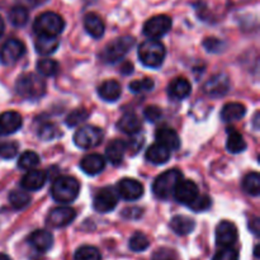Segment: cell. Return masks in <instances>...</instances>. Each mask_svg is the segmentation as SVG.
<instances>
[{"label":"cell","instance_id":"bcb514c9","mask_svg":"<svg viewBox=\"0 0 260 260\" xmlns=\"http://www.w3.org/2000/svg\"><path fill=\"white\" fill-rule=\"evenodd\" d=\"M142 210L139 207H129L124 208L123 212H122V216L124 218H128V220H137V218L141 217Z\"/></svg>","mask_w":260,"mask_h":260},{"label":"cell","instance_id":"ee69618b","mask_svg":"<svg viewBox=\"0 0 260 260\" xmlns=\"http://www.w3.org/2000/svg\"><path fill=\"white\" fill-rule=\"evenodd\" d=\"M152 260H179V258L174 250L161 248L155 251L154 255H152Z\"/></svg>","mask_w":260,"mask_h":260},{"label":"cell","instance_id":"ba28073f","mask_svg":"<svg viewBox=\"0 0 260 260\" xmlns=\"http://www.w3.org/2000/svg\"><path fill=\"white\" fill-rule=\"evenodd\" d=\"M172 28V18L168 15H155L144 24V35L150 40H159Z\"/></svg>","mask_w":260,"mask_h":260},{"label":"cell","instance_id":"816d5d0a","mask_svg":"<svg viewBox=\"0 0 260 260\" xmlns=\"http://www.w3.org/2000/svg\"><path fill=\"white\" fill-rule=\"evenodd\" d=\"M4 29H5L4 20H3V18L0 17V37H2V36L4 35Z\"/></svg>","mask_w":260,"mask_h":260},{"label":"cell","instance_id":"5bb4252c","mask_svg":"<svg viewBox=\"0 0 260 260\" xmlns=\"http://www.w3.org/2000/svg\"><path fill=\"white\" fill-rule=\"evenodd\" d=\"M230 89V79L225 74H216L203 86V90L212 98L225 95Z\"/></svg>","mask_w":260,"mask_h":260},{"label":"cell","instance_id":"836d02e7","mask_svg":"<svg viewBox=\"0 0 260 260\" xmlns=\"http://www.w3.org/2000/svg\"><path fill=\"white\" fill-rule=\"evenodd\" d=\"M40 164V156L35 151H25L18 160V168L23 170L35 169Z\"/></svg>","mask_w":260,"mask_h":260},{"label":"cell","instance_id":"4316f807","mask_svg":"<svg viewBox=\"0 0 260 260\" xmlns=\"http://www.w3.org/2000/svg\"><path fill=\"white\" fill-rule=\"evenodd\" d=\"M246 114V107L244 104L234 102V103H228L223 106L221 111V119L223 122H236L243 118Z\"/></svg>","mask_w":260,"mask_h":260},{"label":"cell","instance_id":"f5cc1de1","mask_svg":"<svg viewBox=\"0 0 260 260\" xmlns=\"http://www.w3.org/2000/svg\"><path fill=\"white\" fill-rule=\"evenodd\" d=\"M258 122H259V113H258V112H256V113H255V117H254V123H255V128H256V129L259 128Z\"/></svg>","mask_w":260,"mask_h":260},{"label":"cell","instance_id":"f35d334b","mask_svg":"<svg viewBox=\"0 0 260 260\" xmlns=\"http://www.w3.org/2000/svg\"><path fill=\"white\" fill-rule=\"evenodd\" d=\"M211 206H212L211 198L206 194H200L189 206H188V207L192 211H194V212H205V211H207Z\"/></svg>","mask_w":260,"mask_h":260},{"label":"cell","instance_id":"4dcf8cb0","mask_svg":"<svg viewBox=\"0 0 260 260\" xmlns=\"http://www.w3.org/2000/svg\"><path fill=\"white\" fill-rule=\"evenodd\" d=\"M28 19H29V14H28L27 8L22 7V5H17L13 7L9 12V20L14 27H24L27 24Z\"/></svg>","mask_w":260,"mask_h":260},{"label":"cell","instance_id":"e0dca14e","mask_svg":"<svg viewBox=\"0 0 260 260\" xmlns=\"http://www.w3.org/2000/svg\"><path fill=\"white\" fill-rule=\"evenodd\" d=\"M28 244L32 246L35 250L40 253H46L50 250L53 245V236L50 231L47 230H37L33 231L28 236Z\"/></svg>","mask_w":260,"mask_h":260},{"label":"cell","instance_id":"7402d4cb","mask_svg":"<svg viewBox=\"0 0 260 260\" xmlns=\"http://www.w3.org/2000/svg\"><path fill=\"white\" fill-rule=\"evenodd\" d=\"M58 45H60V41H58L57 36L38 35L35 42L36 51L42 56H48L55 52L58 48Z\"/></svg>","mask_w":260,"mask_h":260},{"label":"cell","instance_id":"2e32d148","mask_svg":"<svg viewBox=\"0 0 260 260\" xmlns=\"http://www.w3.org/2000/svg\"><path fill=\"white\" fill-rule=\"evenodd\" d=\"M23 124L22 116L15 111H7L0 114V136L15 134Z\"/></svg>","mask_w":260,"mask_h":260},{"label":"cell","instance_id":"6da1fadb","mask_svg":"<svg viewBox=\"0 0 260 260\" xmlns=\"http://www.w3.org/2000/svg\"><path fill=\"white\" fill-rule=\"evenodd\" d=\"M15 90L22 98L36 101L45 95L47 86L46 81L40 75L35 73H27L19 76L15 83Z\"/></svg>","mask_w":260,"mask_h":260},{"label":"cell","instance_id":"60d3db41","mask_svg":"<svg viewBox=\"0 0 260 260\" xmlns=\"http://www.w3.org/2000/svg\"><path fill=\"white\" fill-rule=\"evenodd\" d=\"M18 154V144L14 141L0 142V157L3 159H13Z\"/></svg>","mask_w":260,"mask_h":260},{"label":"cell","instance_id":"484cf974","mask_svg":"<svg viewBox=\"0 0 260 260\" xmlns=\"http://www.w3.org/2000/svg\"><path fill=\"white\" fill-rule=\"evenodd\" d=\"M146 159L147 161L152 162L155 165L165 164L170 159V150L160 145L159 142L152 144L146 150Z\"/></svg>","mask_w":260,"mask_h":260},{"label":"cell","instance_id":"d6a6232c","mask_svg":"<svg viewBox=\"0 0 260 260\" xmlns=\"http://www.w3.org/2000/svg\"><path fill=\"white\" fill-rule=\"evenodd\" d=\"M9 202L15 210H23L30 202V196L24 190H13L9 194Z\"/></svg>","mask_w":260,"mask_h":260},{"label":"cell","instance_id":"db71d44e","mask_svg":"<svg viewBox=\"0 0 260 260\" xmlns=\"http://www.w3.org/2000/svg\"><path fill=\"white\" fill-rule=\"evenodd\" d=\"M0 260H12V259H10L8 255H5V254H0Z\"/></svg>","mask_w":260,"mask_h":260},{"label":"cell","instance_id":"e575fe53","mask_svg":"<svg viewBox=\"0 0 260 260\" xmlns=\"http://www.w3.org/2000/svg\"><path fill=\"white\" fill-rule=\"evenodd\" d=\"M129 249L132 251H136V253H141V251H145L150 246L149 239L146 238V235L142 233H135L134 235L131 236L128 243Z\"/></svg>","mask_w":260,"mask_h":260},{"label":"cell","instance_id":"74e56055","mask_svg":"<svg viewBox=\"0 0 260 260\" xmlns=\"http://www.w3.org/2000/svg\"><path fill=\"white\" fill-rule=\"evenodd\" d=\"M89 113L85 111L84 108H79V109H74L68 117H66V124L69 127H75L78 124L83 123L86 118H88Z\"/></svg>","mask_w":260,"mask_h":260},{"label":"cell","instance_id":"277c9868","mask_svg":"<svg viewBox=\"0 0 260 260\" xmlns=\"http://www.w3.org/2000/svg\"><path fill=\"white\" fill-rule=\"evenodd\" d=\"M183 179V174L180 170L172 169L161 173L152 184V192L160 200H168L174 194L175 187Z\"/></svg>","mask_w":260,"mask_h":260},{"label":"cell","instance_id":"c3c4849f","mask_svg":"<svg viewBox=\"0 0 260 260\" xmlns=\"http://www.w3.org/2000/svg\"><path fill=\"white\" fill-rule=\"evenodd\" d=\"M249 229H250L251 233H254L255 235H259V218L254 217L253 221H250L249 223Z\"/></svg>","mask_w":260,"mask_h":260},{"label":"cell","instance_id":"8992f818","mask_svg":"<svg viewBox=\"0 0 260 260\" xmlns=\"http://www.w3.org/2000/svg\"><path fill=\"white\" fill-rule=\"evenodd\" d=\"M65 28V20L61 15L53 12H45L36 18L33 29L37 35L57 36Z\"/></svg>","mask_w":260,"mask_h":260},{"label":"cell","instance_id":"3957f363","mask_svg":"<svg viewBox=\"0 0 260 260\" xmlns=\"http://www.w3.org/2000/svg\"><path fill=\"white\" fill-rule=\"evenodd\" d=\"M164 45L159 40H146L139 46V58L145 66L151 69H157L162 65L165 60Z\"/></svg>","mask_w":260,"mask_h":260},{"label":"cell","instance_id":"cb8c5ba5","mask_svg":"<svg viewBox=\"0 0 260 260\" xmlns=\"http://www.w3.org/2000/svg\"><path fill=\"white\" fill-rule=\"evenodd\" d=\"M84 27L85 30L93 38H101L104 35V22L102 18L95 13H88L84 18Z\"/></svg>","mask_w":260,"mask_h":260},{"label":"cell","instance_id":"1f68e13d","mask_svg":"<svg viewBox=\"0 0 260 260\" xmlns=\"http://www.w3.org/2000/svg\"><path fill=\"white\" fill-rule=\"evenodd\" d=\"M243 189L250 196H259L260 193V175L259 173H249L243 180Z\"/></svg>","mask_w":260,"mask_h":260},{"label":"cell","instance_id":"9c48e42d","mask_svg":"<svg viewBox=\"0 0 260 260\" xmlns=\"http://www.w3.org/2000/svg\"><path fill=\"white\" fill-rule=\"evenodd\" d=\"M118 203V193L113 188L106 187L96 192L93 200V207L96 212L107 213L116 208Z\"/></svg>","mask_w":260,"mask_h":260},{"label":"cell","instance_id":"9a60e30c","mask_svg":"<svg viewBox=\"0 0 260 260\" xmlns=\"http://www.w3.org/2000/svg\"><path fill=\"white\" fill-rule=\"evenodd\" d=\"M76 217V212L70 207L53 208L47 216V223L51 228H65Z\"/></svg>","mask_w":260,"mask_h":260},{"label":"cell","instance_id":"d590c367","mask_svg":"<svg viewBox=\"0 0 260 260\" xmlns=\"http://www.w3.org/2000/svg\"><path fill=\"white\" fill-rule=\"evenodd\" d=\"M75 260H102L101 251L98 250L94 246L84 245L80 246V248L76 250L75 256H74Z\"/></svg>","mask_w":260,"mask_h":260},{"label":"cell","instance_id":"ab89813d","mask_svg":"<svg viewBox=\"0 0 260 260\" xmlns=\"http://www.w3.org/2000/svg\"><path fill=\"white\" fill-rule=\"evenodd\" d=\"M154 80L150 78H144L141 80H136L129 83V89L134 93H144V91H150L154 89Z\"/></svg>","mask_w":260,"mask_h":260},{"label":"cell","instance_id":"30bf717a","mask_svg":"<svg viewBox=\"0 0 260 260\" xmlns=\"http://www.w3.org/2000/svg\"><path fill=\"white\" fill-rule=\"evenodd\" d=\"M25 53V46L17 38H10L3 43L0 48V61L4 65H13L22 58Z\"/></svg>","mask_w":260,"mask_h":260},{"label":"cell","instance_id":"8fae6325","mask_svg":"<svg viewBox=\"0 0 260 260\" xmlns=\"http://www.w3.org/2000/svg\"><path fill=\"white\" fill-rule=\"evenodd\" d=\"M117 193L124 201H137L144 194V185L136 179L123 178L117 184Z\"/></svg>","mask_w":260,"mask_h":260},{"label":"cell","instance_id":"f6af8a7d","mask_svg":"<svg viewBox=\"0 0 260 260\" xmlns=\"http://www.w3.org/2000/svg\"><path fill=\"white\" fill-rule=\"evenodd\" d=\"M144 114H145V117H146L147 121L155 123V122H157L160 118H161L162 112H161V109L159 108V107L149 106L146 109H145Z\"/></svg>","mask_w":260,"mask_h":260},{"label":"cell","instance_id":"d6986e66","mask_svg":"<svg viewBox=\"0 0 260 260\" xmlns=\"http://www.w3.org/2000/svg\"><path fill=\"white\" fill-rule=\"evenodd\" d=\"M80 168L85 174L96 175L103 172L106 168V160L99 154H90L88 156H84L80 161Z\"/></svg>","mask_w":260,"mask_h":260},{"label":"cell","instance_id":"52a82bcc","mask_svg":"<svg viewBox=\"0 0 260 260\" xmlns=\"http://www.w3.org/2000/svg\"><path fill=\"white\" fill-rule=\"evenodd\" d=\"M104 139L103 129L95 126H84L74 135V142L83 150L94 149L99 146Z\"/></svg>","mask_w":260,"mask_h":260},{"label":"cell","instance_id":"b9f144b4","mask_svg":"<svg viewBox=\"0 0 260 260\" xmlns=\"http://www.w3.org/2000/svg\"><path fill=\"white\" fill-rule=\"evenodd\" d=\"M58 135V128L52 123H45L38 129V136L45 141H51Z\"/></svg>","mask_w":260,"mask_h":260},{"label":"cell","instance_id":"7a4b0ae2","mask_svg":"<svg viewBox=\"0 0 260 260\" xmlns=\"http://www.w3.org/2000/svg\"><path fill=\"white\" fill-rule=\"evenodd\" d=\"M80 192V183L74 177H62L56 178L55 182L51 187V194L56 202L60 203H71L76 200Z\"/></svg>","mask_w":260,"mask_h":260},{"label":"cell","instance_id":"ffe728a7","mask_svg":"<svg viewBox=\"0 0 260 260\" xmlns=\"http://www.w3.org/2000/svg\"><path fill=\"white\" fill-rule=\"evenodd\" d=\"M127 144L121 139L112 140L106 149V156L108 161L113 165L121 164L126 154Z\"/></svg>","mask_w":260,"mask_h":260},{"label":"cell","instance_id":"8d00e7d4","mask_svg":"<svg viewBox=\"0 0 260 260\" xmlns=\"http://www.w3.org/2000/svg\"><path fill=\"white\" fill-rule=\"evenodd\" d=\"M37 70L42 76H53L58 71V63L51 58H42L37 62Z\"/></svg>","mask_w":260,"mask_h":260},{"label":"cell","instance_id":"f546056e","mask_svg":"<svg viewBox=\"0 0 260 260\" xmlns=\"http://www.w3.org/2000/svg\"><path fill=\"white\" fill-rule=\"evenodd\" d=\"M226 149L231 154H240L246 149V142L239 132L230 131L229 132L228 141H226Z\"/></svg>","mask_w":260,"mask_h":260},{"label":"cell","instance_id":"11a10c76","mask_svg":"<svg viewBox=\"0 0 260 260\" xmlns=\"http://www.w3.org/2000/svg\"><path fill=\"white\" fill-rule=\"evenodd\" d=\"M254 255H255V258H259V255H258V245H256L255 249H254Z\"/></svg>","mask_w":260,"mask_h":260},{"label":"cell","instance_id":"5b68a950","mask_svg":"<svg viewBox=\"0 0 260 260\" xmlns=\"http://www.w3.org/2000/svg\"><path fill=\"white\" fill-rule=\"evenodd\" d=\"M135 46L134 37H119L111 41L101 52V60L107 63H116L124 57Z\"/></svg>","mask_w":260,"mask_h":260},{"label":"cell","instance_id":"7dc6e473","mask_svg":"<svg viewBox=\"0 0 260 260\" xmlns=\"http://www.w3.org/2000/svg\"><path fill=\"white\" fill-rule=\"evenodd\" d=\"M203 45H205V47L207 48V51H210V52H218L221 47V41L217 40V38L211 37L207 38Z\"/></svg>","mask_w":260,"mask_h":260},{"label":"cell","instance_id":"603a6c76","mask_svg":"<svg viewBox=\"0 0 260 260\" xmlns=\"http://www.w3.org/2000/svg\"><path fill=\"white\" fill-rule=\"evenodd\" d=\"M192 90V86L190 83L184 78H177L169 84L168 86V93L172 96L173 99H177V101H182V99L187 98L190 94Z\"/></svg>","mask_w":260,"mask_h":260},{"label":"cell","instance_id":"83f0119b","mask_svg":"<svg viewBox=\"0 0 260 260\" xmlns=\"http://www.w3.org/2000/svg\"><path fill=\"white\" fill-rule=\"evenodd\" d=\"M117 127L124 134L136 135L141 131L142 123L135 113H126L121 117V119L117 123Z\"/></svg>","mask_w":260,"mask_h":260},{"label":"cell","instance_id":"7bdbcfd3","mask_svg":"<svg viewBox=\"0 0 260 260\" xmlns=\"http://www.w3.org/2000/svg\"><path fill=\"white\" fill-rule=\"evenodd\" d=\"M212 260H239V253L236 249L231 248V246H226V248L220 249L215 254Z\"/></svg>","mask_w":260,"mask_h":260},{"label":"cell","instance_id":"ac0fdd59","mask_svg":"<svg viewBox=\"0 0 260 260\" xmlns=\"http://www.w3.org/2000/svg\"><path fill=\"white\" fill-rule=\"evenodd\" d=\"M46 180H47V174L43 170L30 169L24 174V177L20 180V185L24 188L25 190H38L45 185Z\"/></svg>","mask_w":260,"mask_h":260},{"label":"cell","instance_id":"4fadbf2b","mask_svg":"<svg viewBox=\"0 0 260 260\" xmlns=\"http://www.w3.org/2000/svg\"><path fill=\"white\" fill-rule=\"evenodd\" d=\"M175 200L179 203L185 206H189L196 198L200 196V190H198L197 184L193 180H180L178 185L175 187L174 194Z\"/></svg>","mask_w":260,"mask_h":260},{"label":"cell","instance_id":"681fc988","mask_svg":"<svg viewBox=\"0 0 260 260\" xmlns=\"http://www.w3.org/2000/svg\"><path fill=\"white\" fill-rule=\"evenodd\" d=\"M132 71H134V65H132L131 62L126 61L124 63H122V66H121V73L122 74H124V75H128V74H131Z\"/></svg>","mask_w":260,"mask_h":260},{"label":"cell","instance_id":"d4e9b609","mask_svg":"<svg viewBox=\"0 0 260 260\" xmlns=\"http://www.w3.org/2000/svg\"><path fill=\"white\" fill-rule=\"evenodd\" d=\"M98 94L103 101L116 102L121 96L122 88L121 84L117 80H107L101 84L98 88Z\"/></svg>","mask_w":260,"mask_h":260},{"label":"cell","instance_id":"f1b7e54d","mask_svg":"<svg viewBox=\"0 0 260 260\" xmlns=\"http://www.w3.org/2000/svg\"><path fill=\"white\" fill-rule=\"evenodd\" d=\"M194 220L187 217V216H175L170 221V229L179 236L188 235V234H190L194 230Z\"/></svg>","mask_w":260,"mask_h":260},{"label":"cell","instance_id":"44dd1931","mask_svg":"<svg viewBox=\"0 0 260 260\" xmlns=\"http://www.w3.org/2000/svg\"><path fill=\"white\" fill-rule=\"evenodd\" d=\"M155 137H156V141L160 145L169 149L170 151H175V150H178L180 147V139L174 129L162 127V128L157 129L156 134H155Z\"/></svg>","mask_w":260,"mask_h":260},{"label":"cell","instance_id":"7c38bea8","mask_svg":"<svg viewBox=\"0 0 260 260\" xmlns=\"http://www.w3.org/2000/svg\"><path fill=\"white\" fill-rule=\"evenodd\" d=\"M238 229L230 221H221L216 228V244L221 248L233 246L238 241Z\"/></svg>","mask_w":260,"mask_h":260},{"label":"cell","instance_id":"f907efd6","mask_svg":"<svg viewBox=\"0 0 260 260\" xmlns=\"http://www.w3.org/2000/svg\"><path fill=\"white\" fill-rule=\"evenodd\" d=\"M22 2L25 3L27 5H30V7H37V5H42L47 0H22Z\"/></svg>","mask_w":260,"mask_h":260}]
</instances>
